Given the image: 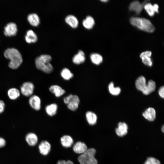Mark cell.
Listing matches in <instances>:
<instances>
[{"label":"cell","mask_w":164,"mask_h":164,"mask_svg":"<svg viewBox=\"0 0 164 164\" xmlns=\"http://www.w3.org/2000/svg\"><path fill=\"white\" fill-rule=\"evenodd\" d=\"M101 1L103 2H108V1L107 0H101Z\"/></svg>","instance_id":"f35d334b"},{"label":"cell","mask_w":164,"mask_h":164,"mask_svg":"<svg viewBox=\"0 0 164 164\" xmlns=\"http://www.w3.org/2000/svg\"><path fill=\"white\" fill-rule=\"evenodd\" d=\"M25 139L27 144L30 146H35L38 142V138L37 135L32 132L27 134L25 137Z\"/></svg>","instance_id":"9a60e30c"},{"label":"cell","mask_w":164,"mask_h":164,"mask_svg":"<svg viewBox=\"0 0 164 164\" xmlns=\"http://www.w3.org/2000/svg\"><path fill=\"white\" fill-rule=\"evenodd\" d=\"M96 150L94 148L87 149L78 157L80 164H97V161L95 157Z\"/></svg>","instance_id":"5b68a950"},{"label":"cell","mask_w":164,"mask_h":164,"mask_svg":"<svg viewBox=\"0 0 164 164\" xmlns=\"http://www.w3.org/2000/svg\"><path fill=\"white\" fill-rule=\"evenodd\" d=\"M7 94L10 99L14 100L19 97L20 95V92L18 89L12 88L8 90Z\"/></svg>","instance_id":"484cf974"},{"label":"cell","mask_w":164,"mask_h":164,"mask_svg":"<svg viewBox=\"0 0 164 164\" xmlns=\"http://www.w3.org/2000/svg\"><path fill=\"white\" fill-rule=\"evenodd\" d=\"M50 91L54 94L56 97H59L63 95L65 91L60 86L57 85H53L49 88Z\"/></svg>","instance_id":"ac0fdd59"},{"label":"cell","mask_w":164,"mask_h":164,"mask_svg":"<svg viewBox=\"0 0 164 164\" xmlns=\"http://www.w3.org/2000/svg\"><path fill=\"white\" fill-rule=\"evenodd\" d=\"M58 109L57 105L53 103L47 105L45 108V110L47 114L50 116L54 115L56 113Z\"/></svg>","instance_id":"cb8c5ba5"},{"label":"cell","mask_w":164,"mask_h":164,"mask_svg":"<svg viewBox=\"0 0 164 164\" xmlns=\"http://www.w3.org/2000/svg\"><path fill=\"white\" fill-rule=\"evenodd\" d=\"M144 164H161L158 159L155 158L150 157L148 158Z\"/></svg>","instance_id":"4dcf8cb0"},{"label":"cell","mask_w":164,"mask_h":164,"mask_svg":"<svg viewBox=\"0 0 164 164\" xmlns=\"http://www.w3.org/2000/svg\"><path fill=\"white\" fill-rule=\"evenodd\" d=\"M162 131L163 132H164V126L163 125L162 127Z\"/></svg>","instance_id":"74e56055"},{"label":"cell","mask_w":164,"mask_h":164,"mask_svg":"<svg viewBox=\"0 0 164 164\" xmlns=\"http://www.w3.org/2000/svg\"><path fill=\"white\" fill-rule=\"evenodd\" d=\"M159 96L162 98L164 97V87L163 86L161 87L159 89L158 91Z\"/></svg>","instance_id":"d6a6232c"},{"label":"cell","mask_w":164,"mask_h":164,"mask_svg":"<svg viewBox=\"0 0 164 164\" xmlns=\"http://www.w3.org/2000/svg\"><path fill=\"white\" fill-rule=\"evenodd\" d=\"M142 115L144 118L148 120L153 121L155 118L156 111L153 108L149 107L144 111Z\"/></svg>","instance_id":"8fae6325"},{"label":"cell","mask_w":164,"mask_h":164,"mask_svg":"<svg viewBox=\"0 0 164 164\" xmlns=\"http://www.w3.org/2000/svg\"><path fill=\"white\" fill-rule=\"evenodd\" d=\"M108 88L109 92L112 95H117L121 92L120 88L118 87H115L113 82H110L109 84Z\"/></svg>","instance_id":"f1b7e54d"},{"label":"cell","mask_w":164,"mask_h":164,"mask_svg":"<svg viewBox=\"0 0 164 164\" xmlns=\"http://www.w3.org/2000/svg\"><path fill=\"white\" fill-rule=\"evenodd\" d=\"M5 108L4 102L2 100H0V114L3 112Z\"/></svg>","instance_id":"836d02e7"},{"label":"cell","mask_w":164,"mask_h":164,"mask_svg":"<svg viewBox=\"0 0 164 164\" xmlns=\"http://www.w3.org/2000/svg\"><path fill=\"white\" fill-rule=\"evenodd\" d=\"M130 22L133 26L145 32H152L155 29L151 22L144 18L132 17L130 19Z\"/></svg>","instance_id":"277c9868"},{"label":"cell","mask_w":164,"mask_h":164,"mask_svg":"<svg viewBox=\"0 0 164 164\" xmlns=\"http://www.w3.org/2000/svg\"><path fill=\"white\" fill-rule=\"evenodd\" d=\"M85 60V54L81 50H79L78 53L74 56L72 59L73 63L77 64L84 63Z\"/></svg>","instance_id":"e0dca14e"},{"label":"cell","mask_w":164,"mask_h":164,"mask_svg":"<svg viewBox=\"0 0 164 164\" xmlns=\"http://www.w3.org/2000/svg\"><path fill=\"white\" fill-rule=\"evenodd\" d=\"M151 55V51H146L142 53L140 56L143 63L149 67L151 66L152 64V60L150 58Z\"/></svg>","instance_id":"7c38bea8"},{"label":"cell","mask_w":164,"mask_h":164,"mask_svg":"<svg viewBox=\"0 0 164 164\" xmlns=\"http://www.w3.org/2000/svg\"><path fill=\"white\" fill-rule=\"evenodd\" d=\"M79 103V97L77 95H73L67 104V108L71 111H75L78 108Z\"/></svg>","instance_id":"ba28073f"},{"label":"cell","mask_w":164,"mask_h":164,"mask_svg":"<svg viewBox=\"0 0 164 164\" xmlns=\"http://www.w3.org/2000/svg\"><path fill=\"white\" fill-rule=\"evenodd\" d=\"M60 142L63 146L65 148H69L73 145V141L70 136L65 135L61 138Z\"/></svg>","instance_id":"ffe728a7"},{"label":"cell","mask_w":164,"mask_h":164,"mask_svg":"<svg viewBox=\"0 0 164 164\" xmlns=\"http://www.w3.org/2000/svg\"><path fill=\"white\" fill-rule=\"evenodd\" d=\"M94 20L93 18L90 15L87 16L83 21V24L86 28L90 29H91L94 24Z\"/></svg>","instance_id":"d4e9b609"},{"label":"cell","mask_w":164,"mask_h":164,"mask_svg":"<svg viewBox=\"0 0 164 164\" xmlns=\"http://www.w3.org/2000/svg\"><path fill=\"white\" fill-rule=\"evenodd\" d=\"M38 148L40 154L46 155L49 154L50 151L51 145L47 141H43L40 143Z\"/></svg>","instance_id":"30bf717a"},{"label":"cell","mask_w":164,"mask_h":164,"mask_svg":"<svg viewBox=\"0 0 164 164\" xmlns=\"http://www.w3.org/2000/svg\"><path fill=\"white\" fill-rule=\"evenodd\" d=\"M51 56L47 54H43L37 57L35 60V64L37 68L46 73L52 72L53 67L50 63Z\"/></svg>","instance_id":"3957f363"},{"label":"cell","mask_w":164,"mask_h":164,"mask_svg":"<svg viewBox=\"0 0 164 164\" xmlns=\"http://www.w3.org/2000/svg\"><path fill=\"white\" fill-rule=\"evenodd\" d=\"M5 57L10 60L9 66L12 69L17 68L21 64L22 59L21 53L16 49L8 48L4 53Z\"/></svg>","instance_id":"6da1fadb"},{"label":"cell","mask_w":164,"mask_h":164,"mask_svg":"<svg viewBox=\"0 0 164 164\" xmlns=\"http://www.w3.org/2000/svg\"><path fill=\"white\" fill-rule=\"evenodd\" d=\"M29 101L30 106L33 109L36 111L40 109L41 101L39 97L36 95H32L30 97Z\"/></svg>","instance_id":"9c48e42d"},{"label":"cell","mask_w":164,"mask_h":164,"mask_svg":"<svg viewBox=\"0 0 164 164\" xmlns=\"http://www.w3.org/2000/svg\"><path fill=\"white\" fill-rule=\"evenodd\" d=\"M34 89L33 84L30 82L23 83L20 87L21 92L23 95L28 97L31 95Z\"/></svg>","instance_id":"8992f818"},{"label":"cell","mask_w":164,"mask_h":164,"mask_svg":"<svg viewBox=\"0 0 164 164\" xmlns=\"http://www.w3.org/2000/svg\"><path fill=\"white\" fill-rule=\"evenodd\" d=\"M56 164H73V163L70 160H60L57 162Z\"/></svg>","instance_id":"1f68e13d"},{"label":"cell","mask_w":164,"mask_h":164,"mask_svg":"<svg viewBox=\"0 0 164 164\" xmlns=\"http://www.w3.org/2000/svg\"><path fill=\"white\" fill-rule=\"evenodd\" d=\"M86 120L88 123L90 125H93L97 122V117L96 114L91 111H88L86 114Z\"/></svg>","instance_id":"7402d4cb"},{"label":"cell","mask_w":164,"mask_h":164,"mask_svg":"<svg viewBox=\"0 0 164 164\" xmlns=\"http://www.w3.org/2000/svg\"><path fill=\"white\" fill-rule=\"evenodd\" d=\"M144 8L149 16H152L154 15L155 12L153 6L151 3H148L145 4Z\"/></svg>","instance_id":"f546056e"},{"label":"cell","mask_w":164,"mask_h":164,"mask_svg":"<svg viewBox=\"0 0 164 164\" xmlns=\"http://www.w3.org/2000/svg\"><path fill=\"white\" fill-rule=\"evenodd\" d=\"M60 74L62 78L66 80H69L73 76V73L67 68H64L61 70Z\"/></svg>","instance_id":"83f0119b"},{"label":"cell","mask_w":164,"mask_h":164,"mask_svg":"<svg viewBox=\"0 0 164 164\" xmlns=\"http://www.w3.org/2000/svg\"><path fill=\"white\" fill-rule=\"evenodd\" d=\"M73 94H70L68 95L67 96L63 98V101L64 103L66 104H67L68 103L69 100L70 99L71 97L72 96Z\"/></svg>","instance_id":"d590c367"},{"label":"cell","mask_w":164,"mask_h":164,"mask_svg":"<svg viewBox=\"0 0 164 164\" xmlns=\"http://www.w3.org/2000/svg\"><path fill=\"white\" fill-rule=\"evenodd\" d=\"M145 3V2H143L141 4L138 1H134L131 3L129 9L131 10L135 11L137 14H139L144 8Z\"/></svg>","instance_id":"2e32d148"},{"label":"cell","mask_w":164,"mask_h":164,"mask_svg":"<svg viewBox=\"0 0 164 164\" xmlns=\"http://www.w3.org/2000/svg\"><path fill=\"white\" fill-rule=\"evenodd\" d=\"M6 143V142L5 139L3 138L0 137V148L5 146Z\"/></svg>","instance_id":"e575fe53"},{"label":"cell","mask_w":164,"mask_h":164,"mask_svg":"<svg viewBox=\"0 0 164 164\" xmlns=\"http://www.w3.org/2000/svg\"><path fill=\"white\" fill-rule=\"evenodd\" d=\"M90 57L92 62L97 65L100 64L103 61L102 56L97 53H91L90 55Z\"/></svg>","instance_id":"4316f807"},{"label":"cell","mask_w":164,"mask_h":164,"mask_svg":"<svg viewBox=\"0 0 164 164\" xmlns=\"http://www.w3.org/2000/svg\"><path fill=\"white\" fill-rule=\"evenodd\" d=\"M154 11L155 12L158 13L159 6L157 4H155L152 5Z\"/></svg>","instance_id":"8d00e7d4"},{"label":"cell","mask_w":164,"mask_h":164,"mask_svg":"<svg viewBox=\"0 0 164 164\" xmlns=\"http://www.w3.org/2000/svg\"><path fill=\"white\" fill-rule=\"evenodd\" d=\"M67 23L71 27L75 28L77 27L78 24V21L77 18L74 15H69L67 16L65 19Z\"/></svg>","instance_id":"44dd1931"},{"label":"cell","mask_w":164,"mask_h":164,"mask_svg":"<svg viewBox=\"0 0 164 164\" xmlns=\"http://www.w3.org/2000/svg\"><path fill=\"white\" fill-rule=\"evenodd\" d=\"M26 42L28 43H35L37 40V36L36 33L32 30H29L26 32L25 36Z\"/></svg>","instance_id":"603a6c76"},{"label":"cell","mask_w":164,"mask_h":164,"mask_svg":"<svg viewBox=\"0 0 164 164\" xmlns=\"http://www.w3.org/2000/svg\"><path fill=\"white\" fill-rule=\"evenodd\" d=\"M87 149V147L85 144L81 142H76L73 147V151L77 154H82Z\"/></svg>","instance_id":"5bb4252c"},{"label":"cell","mask_w":164,"mask_h":164,"mask_svg":"<svg viewBox=\"0 0 164 164\" xmlns=\"http://www.w3.org/2000/svg\"><path fill=\"white\" fill-rule=\"evenodd\" d=\"M17 32L16 24L12 22H10L4 27V33L6 36H11L15 35Z\"/></svg>","instance_id":"52a82bcc"},{"label":"cell","mask_w":164,"mask_h":164,"mask_svg":"<svg viewBox=\"0 0 164 164\" xmlns=\"http://www.w3.org/2000/svg\"><path fill=\"white\" fill-rule=\"evenodd\" d=\"M128 126L125 122H119L118 127L115 129L117 135L120 137L123 136L128 133Z\"/></svg>","instance_id":"4fadbf2b"},{"label":"cell","mask_w":164,"mask_h":164,"mask_svg":"<svg viewBox=\"0 0 164 164\" xmlns=\"http://www.w3.org/2000/svg\"><path fill=\"white\" fill-rule=\"evenodd\" d=\"M27 19L29 23L34 26H37L40 23V19L36 13H31L27 17Z\"/></svg>","instance_id":"d6986e66"},{"label":"cell","mask_w":164,"mask_h":164,"mask_svg":"<svg viewBox=\"0 0 164 164\" xmlns=\"http://www.w3.org/2000/svg\"><path fill=\"white\" fill-rule=\"evenodd\" d=\"M137 89L145 95H147L154 91L155 89V82L152 80H149L147 84L145 78L140 76L136 79L135 82Z\"/></svg>","instance_id":"7a4b0ae2"}]
</instances>
